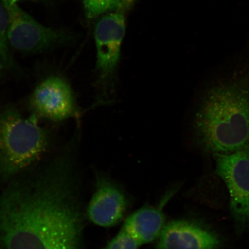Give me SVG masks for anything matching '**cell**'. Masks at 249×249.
<instances>
[{"mask_svg": "<svg viewBox=\"0 0 249 249\" xmlns=\"http://www.w3.org/2000/svg\"><path fill=\"white\" fill-rule=\"evenodd\" d=\"M79 137L37 173L0 192L3 249H82L83 220L74 158Z\"/></svg>", "mask_w": 249, "mask_h": 249, "instance_id": "1", "label": "cell"}, {"mask_svg": "<svg viewBox=\"0 0 249 249\" xmlns=\"http://www.w3.org/2000/svg\"><path fill=\"white\" fill-rule=\"evenodd\" d=\"M195 138L204 150L230 154L249 142V85L230 82L205 95L194 119Z\"/></svg>", "mask_w": 249, "mask_h": 249, "instance_id": "2", "label": "cell"}, {"mask_svg": "<svg viewBox=\"0 0 249 249\" xmlns=\"http://www.w3.org/2000/svg\"><path fill=\"white\" fill-rule=\"evenodd\" d=\"M51 135L37 117H25L14 107L0 111V181L23 173L41 160Z\"/></svg>", "mask_w": 249, "mask_h": 249, "instance_id": "3", "label": "cell"}, {"mask_svg": "<svg viewBox=\"0 0 249 249\" xmlns=\"http://www.w3.org/2000/svg\"><path fill=\"white\" fill-rule=\"evenodd\" d=\"M125 18L120 10L108 12L96 24L97 84L105 99L113 93L117 80L121 48L125 34Z\"/></svg>", "mask_w": 249, "mask_h": 249, "instance_id": "4", "label": "cell"}, {"mask_svg": "<svg viewBox=\"0 0 249 249\" xmlns=\"http://www.w3.org/2000/svg\"><path fill=\"white\" fill-rule=\"evenodd\" d=\"M8 11V40L11 48L24 53H36L67 44L73 39L67 31L47 27L18 4H3Z\"/></svg>", "mask_w": 249, "mask_h": 249, "instance_id": "5", "label": "cell"}, {"mask_svg": "<svg viewBox=\"0 0 249 249\" xmlns=\"http://www.w3.org/2000/svg\"><path fill=\"white\" fill-rule=\"evenodd\" d=\"M216 172L228 189L230 208L239 231L249 229V142L230 154H214Z\"/></svg>", "mask_w": 249, "mask_h": 249, "instance_id": "6", "label": "cell"}, {"mask_svg": "<svg viewBox=\"0 0 249 249\" xmlns=\"http://www.w3.org/2000/svg\"><path fill=\"white\" fill-rule=\"evenodd\" d=\"M30 107L37 117L58 122L71 118L79 119L82 111L70 84L64 78H46L34 89Z\"/></svg>", "mask_w": 249, "mask_h": 249, "instance_id": "7", "label": "cell"}, {"mask_svg": "<svg viewBox=\"0 0 249 249\" xmlns=\"http://www.w3.org/2000/svg\"><path fill=\"white\" fill-rule=\"evenodd\" d=\"M127 205L128 201L123 191L105 177H99L87 207V216L96 225L114 226L123 219Z\"/></svg>", "mask_w": 249, "mask_h": 249, "instance_id": "8", "label": "cell"}, {"mask_svg": "<svg viewBox=\"0 0 249 249\" xmlns=\"http://www.w3.org/2000/svg\"><path fill=\"white\" fill-rule=\"evenodd\" d=\"M158 238L157 249H216L220 245L213 232L186 220L168 223Z\"/></svg>", "mask_w": 249, "mask_h": 249, "instance_id": "9", "label": "cell"}, {"mask_svg": "<svg viewBox=\"0 0 249 249\" xmlns=\"http://www.w3.org/2000/svg\"><path fill=\"white\" fill-rule=\"evenodd\" d=\"M164 226L162 211L158 208L145 207L127 218L123 229L142 245L158 238Z\"/></svg>", "mask_w": 249, "mask_h": 249, "instance_id": "10", "label": "cell"}, {"mask_svg": "<svg viewBox=\"0 0 249 249\" xmlns=\"http://www.w3.org/2000/svg\"><path fill=\"white\" fill-rule=\"evenodd\" d=\"M8 14L4 4L0 3V57L4 62L5 67L13 71L18 69L10 51L8 40Z\"/></svg>", "mask_w": 249, "mask_h": 249, "instance_id": "11", "label": "cell"}, {"mask_svg": "<svg viewBox=\"0 0 249 249\" xmlns=\"http://www.w3.org/2000/svg\"><path fill=\"white\" fill-rule=\"evenodd\" d=\"M87 17L93 19L103 14L121 9V0H83Z\"/></svg>", "mask_w": 249, "mask_h": 249, "instance_id": "12", "label": "cell"}, {"mask_svg": "<svg viewBox=\"0 0 249 249\" xmlns=\"http://www.w3.org/2000/svg\"><path fill=\"white\" fill-rule=\"evenodd\" d=\"M140 245L122 229L104 249H138Z\"/></svg>", "mask_w": 249, "mask_h": 249, "instance_id": "13", "label": "cell"}, {"mask_svg": "<svg viewBox=\"0 0 249 249\" xmlns=\"http://www.w3.org/2000/svg\"><path fill=\"white\" fill-rule=\"evenodd\" d=\"M136 0H121V9L127 10L131 8Z\"/></svg>", "mask_w": 249, "mask_h": 249, "instance_id": "14", "label": "cell"}, {"mask_svg": "<svg viewBox=\"0 0 249 249\" xmlns=\"http://www.w3.org/2000/svg\"><path fill=\"white\" fill-rule=\"evenodd\" d=\"M23 1H41V0H1L2 4H18Z\"/></svg>", "mask_w": 249, "mask_h": 249, "instance_id": "15", "label": "cell"}, {"mask_svg": "<svg viewBox=\"0 0 249 249\" xmlns=\"http://www.w3.org/2000/svg\"><path fill=\"white\" fill-rule=\"evenodd\" d=\"M4 62H3L1 58L0 57V77L1 76L3 68H4Z\"/></svg>", "mask_w": 249, "mask_h": 249, "instance_id": "16", "label": "cell"}, {"mask_svg": "<svg viewBox=\"0 0 249 249\" xmlns=\"http://www.w3.org/2000/svg\"><path fill=\"white\" fill-rule=\"evenodd\" d=\"M0 249H3L1 246H0Z\"/></svg>", "mask_w": 249, "mask_h": 249, "instance_id": "17", "label": "cell"}]
</instances>
